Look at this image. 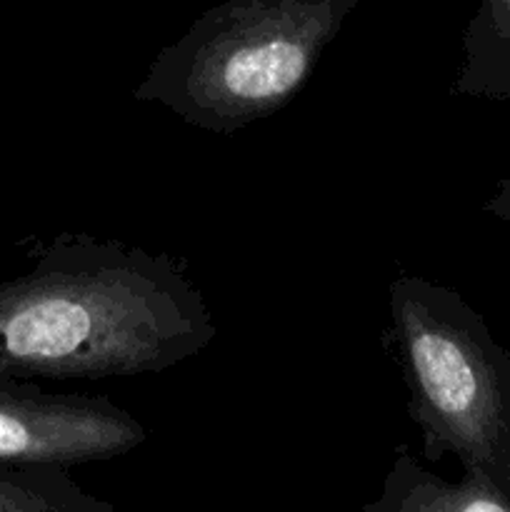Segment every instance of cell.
Listing matches in <instances>:
<instances>
[{
	"instance_id": "8992f818",
	"label": "cell",
	"mask_w": 510,
	"mask_h": 512,
	"mask_svg": "<svg viewBox=\"0 0 510 512\" xmlns=\"http://www.w3.org/2000/svg\"><path fill=\"white\" fill-rule=\"evenodd\" d=\"M453 95L510 100V0H480L463 35Z\"/></svg>"
},
{
	"instance_id": "7a4b0ae2",
	"label": "cell",
	"mask_w": 510,
	"mask_h": 512,
	"mask_svg": "<svg viewBox=\"0 0 510 512\" xmlns=\"http://www.w3.org/2000/svg\"><path fill=\"white\" fill-rule=\"evenodd\" d=\"M358 0H228L200 15L133 90L208 133L233 135L283 110Z\"/></svg>"
},
{
	"instance_id": "52a82bcc",
	"label": "cell",
	"mask_w": 510,
	"mask_h": 512,
	"mask_svg": "<svg viewBox=\"0 0 510 512\" xmlns=\"http://www.w3.org/2000/svg\"><path fill=\"white\" fill-rule=\"evenodd\" d=\"M0 512H118L58 465L0 463Z\"/></svg>"
},
{
	"instance_id": "6da1fadb",
	"label": "cell",
	"mask_w": 510,
	"mask_h": 512,
	"mask_svg": "<svg viewBox=\"0 0 510 512\" xmlns=\"http://www.w3.org/2000/svg\"><path fill=\"white\" fill-rule=\"evenodd\" d=\"M218 335L175 258L63 233L0 283V383L163 373Z\"/></svg>"
},
{
	"instance_id": "277c9868",
	"label": "cell",
	"mask_w": 510,
	"mask_h": 512,
	"mask_svg": "<svg viewBox=\"0 0 510 512\" xmlns=\"http://www.w3.org/2000/svg\"><path fill=\"white\" fill-rule=\"evenodd\" d=\"M143 443V423L105 395L48 393L33 380L0 383V463L73 468Z\"/></svg>"
},
{
	"instance_id": "ba28073f",
	"label": "cell",
	"mask_w": 510,
	"mask_h": 512,
	"mask_svg": "<svg viewBox=\"0 0 510 512\" xmlns=\"http://www.w3.org/2000/svg\"><path fill=\"white\" fill-rule=\"evenodd\" d=\"M485 213L510 223V178H503L495 185L493 195H490L488 203H485Z\"/></svg>"
},
{
	"instance_id": "3957f363",
	"label": "cell",
	"mask_w": 510,
	"mask_h": 512,
	"mask_svg": "<svg viewBox=\"0 0 510 512\" xmlns=\"http://www.w3.org/2000/svg\"><path fill=\"white\" fill-rule=\"evenodd\" d=\"M388 303L390 350L423 455H455L463 473L510 500V353L463 295L423 275H398Z\"/></svg>"
},
{
	"instance_id": "5b68a950",
	"label": "cell",
	"mask_w": 510,
	"mask_h": 512,
	"mask_svg": "<svg viewBox=\"0 0 510 512\" xmlns=\"http://www.w3.org/2000/svg\"><path fill=\"white\" fill-rule=\"evenodd\" d=\"M363 512H510V500L475 473L450 483L400 448L380 495L365 503Z\"/></svg>"
}]
</instances>
